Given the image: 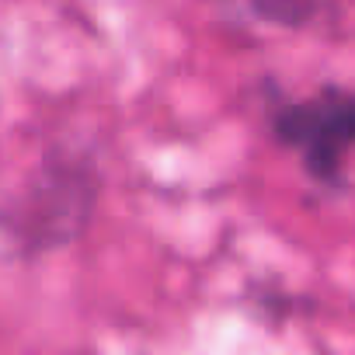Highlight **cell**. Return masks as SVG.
<instances>
[{
  "instance_id": "obj_1",
  "label": "cell",
  "mask_w": 355,
  "mask_h": 355,
  "mask_svg": "<svg viewBox=\"0 0 355 355\" xmlns=\"http://www.w3.org/2000/svg\"><path fill=\"white\" fill-rule=\"evenodd\" d=\"M101 189L105 171L87 143H49L21 189L0 199V265H32L77 244Z\"/></svg>"
},
{
  "instance_id": "obj_3",
  "label": "cell",
  "mask_w": 355,
  "mask_h": 355,
  "mask_svg": "<svg viewBox=\"0 0 355 355\" xmlns=\"http://www.w3.org/2000/svg\"><path fill=\"white\" fill-rule=\"evenodd\" d=\"M244 8L261 25L303 32L331 15V0H244Z\"/></svg>"
},
{
  "instance_id": "obj_2",
  "label": "cell",
  "mask_w": 355,
  "mask_h": 355,
  "mask_svg": "<svg viewBox=\"0 0 355 355\" xmlns=\"http://www.w3.org/2000/svg\"><path fill=\"white\" fill-rule=\"evenodd\" d=\"M265 122L279 146L293 150L313 185L345 189L348 153L355 150V91L324 84L310 98H286L268 91Z\"/></svg>"
}]
</instances>
